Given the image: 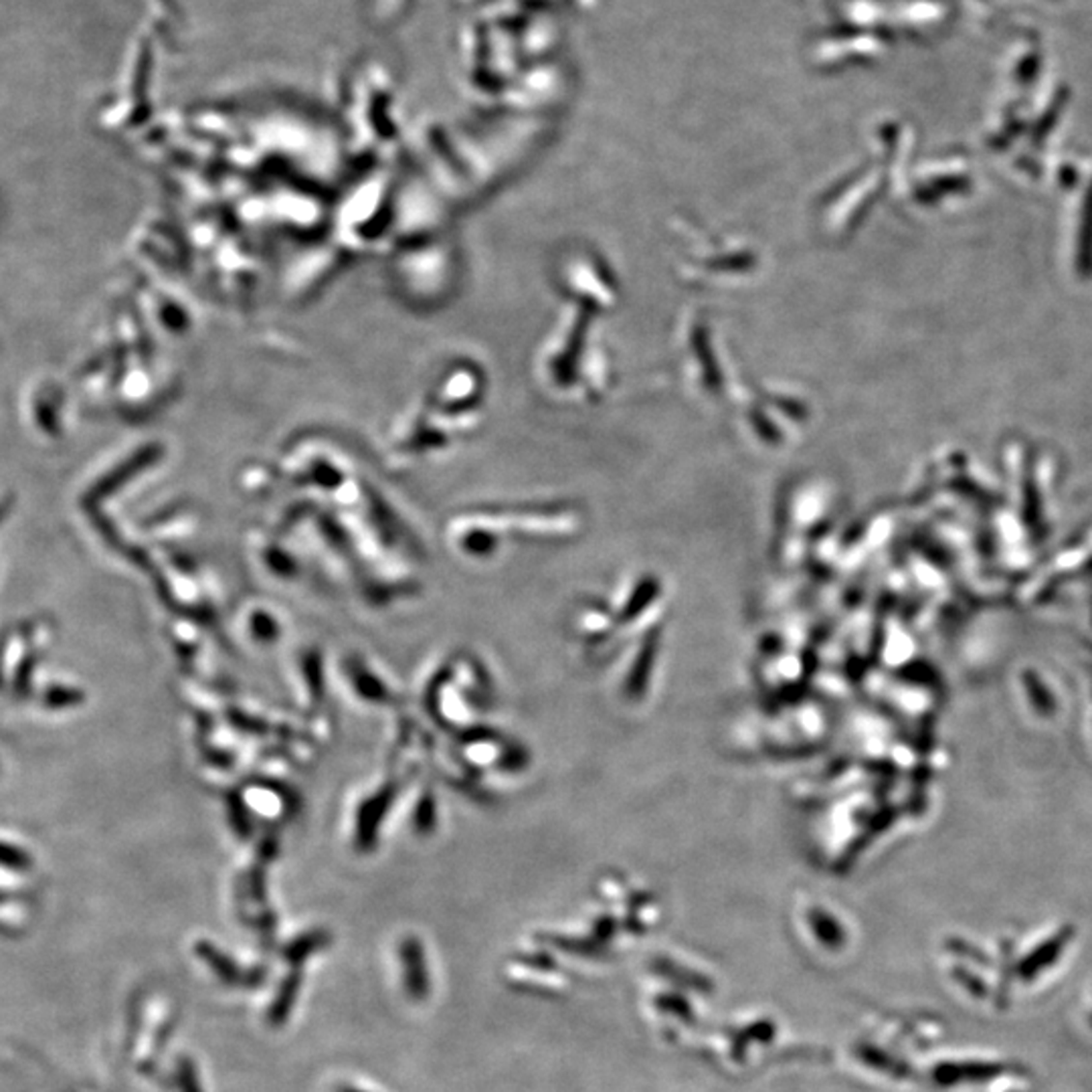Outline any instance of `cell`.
I'll return each mask as SVG.
<instances>
[{"mask_svg": "<svg viewBox=\"0 0 1092 1092\" xmlns=\"http://www.w3.org/2000/svg\"><path fill=\"white\" fill-rule=\"evenodd\" d=\"M1001 1070L1003 1068L997 1066V1064H975V1062L947 1064V1066H941L936 1070V1080H941L943 1084L990 1080V1078H995L1001 1073Z\"/></svg>", "mask_w": 1092, "mask_h": 1092, "instance_id": "6da1fadb", "label": "cell"}, {"mask_svg": "<svg viewBox=\"0 0 1092 1092\" xmlns=\"http://www.w3.org/2000/svg\"><path fill=\"white\" fill-rule=\"evenodd\" d=\"M1060 951H1062V938H1060V941L1056 938V941L1048 943L1046 947L1034 951L1028 959L1023 961V963H1020V969H1018V971H1020V977H1023L1025 981H1030V979H1032L1034 975H1038L1042 969L1050 967L1052 961L1060 955Z\"/></svg>", "mask_w": 1092, "mask_h": 1092, "instance_id": "7a4b0ae2", "label": "cell"}, {"mask_svg": "<svg viewBox=\"0 0 1092 1092\" xmlns=\"http://www.w3.org/2000/svg\"><path fill=\"white\" fill-rule=\"evenodd\" d=\"M963 977H965V979H963V986H965V988H969L975 995H977V993H983V986L979 983V979L971 977L967 971H963Z\"/></svg>", "mask_w": 1092, "mask_h": 1092, "instance_id": "3957f363", "label": "cell"}]
</instances>
